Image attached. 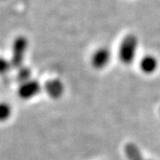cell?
<instances>
[{
    "instance_id": "6da1fadb",
    "label": "cell",
    "mask_w": 160,
    "mask_h": 160,
    "mask_svg": "<svg viewBox=\"0 0 160 160\" xmlns=\"http://www.w3.org/2000/svg\"><path fill=\"white\" fill-rule=\"evenodd\" d=\"M28 47V40L24 37H18L12 43L11 63L13 68L22 67L25 53Z\"/></svg>"
},
{
    "instance_id": "7a4b0ae2",
    "label": "cell",
    "mask_w": 160,
    "mask_h": 160,
    "mask_svg": "<svg viewBox=\"0 0 160 160\" xmlns=\"http://www.w3.org/2000/svg\"><path fill=\"white\" fill-rule=\"evenodd\" d=\"M41 90V86L38 81L30 80L20 83L18 87V96L23 100H30L36 97Z\"/></svg>"
},
{
    "instance_id": "3957f363",
    "label": "cell",
    "mask_w": 160,
    "mask_h": 160,
    "mask_svg": "<svg viewBox=\"0 0 160 160\" xmlns=\"http://www.w3.org/2000/svg\"><path fill=\"white\" fill-rule=\"evenodd\" d=\"M110 61V53L108 48H100L92 56L91 63L94 68L102 69L106 67Z\"/></svg>"
},
{
    "instance_id": "277c9868",
    "label": "cell",
    "mask_w": 160,
    "mask_h": 160,
    "mask_svg": "<svg viewBox=\"0 0 160 160\" xmlns=\"http://www.w3.org/2000/svg\"><path fill=\"white\" fill-rule=\"evenodd\" d=\"M134 47H135V42L132 39V38H127V39L123 41V43L120 46L119 56L120 59L124 62L128 63L132 61V57L134 55L133 52Z\"/></svg>"
},
{
    "instance_id": "5b68a950",
    "label": "cell",
    "mask_w": 160,
    "mask_h": 160,
    "mask_svg": "<svg viewBox=\"0 0 160 160\" xmlns=\"http://www.w3.org/2000/svg\"><path fill=\"white\" fill-rule=\"evenodd\" d=\"M44 90L51 98L59 99L64 92V85L59 80H51L45 83Z\"/></svg>"
},
{
    "instance_id": "8992f818",
    "label": "cell",
    "mask_w": 160,
    "mask_h": 160,
    "mask_svg": "<svg viewBox=\"0 0 160 160\" xmlns=\"http://www.w3.org/2000/svg\"><path fill=\"white\" fill-rule=\"evenodd\" d=\"M157 61L153 56H145L140 62V69L146 74H150L154 72L157 68Z\"/></svg>"
},
{
    "instance_id": "52a82bcc",
    "label": "cell",
    "mask_w": 160,
    "mask_h": 160,
    "mask_svg": "<svg viewBox=\"0 0 160 160\" xmlns=\"http://www.w3.org/2000/svg\"><path fill=\"white\" fill-rule=\"evenodd\" d=\"M125 152L128 160H144L140 150L133 143H128L125 147Z\"/></svg>"
},
{
    "instance_id": "ba28073f",
    "label": "cell",
    "mask_w": 160,
    "mask_h": 160,
    "mask_svg": "<svg viewBox=\"0 0 160 160\" xmlns=\"http://www.w3.org/2000/svg\"><path fill=\"white\" fill-rule=\"evenodd\" d=\"M12 115V108L8 103L1 102L0 103V122L7 121Z\"/></svg>"
},
{
    "instance_id": "9c48e42d",
    "label": "cell",
    "mask_w": 160,
    "mask_h": 160,
    "mask_svg": "<svg viewBox=\"0 0 160 160\" xmlns=\"http://www.w3.org/2000/svg\"><path fill=\"white\" fill-rule=\"evenodd\" d=\"M30 77H31V71L27 67H20L19 71L18 73V80L20 83L25 82L27 81H30Z\"/></svg>"
},
{
    "instance_id": "30bf717a",
    "label": "cell",
    "mask_w": 160,
    "mask_h": 160,
    "mask_svg": "<svg viewBox=\"0 0 160 160\" xmlns=\"http://www.w3.org/2000/svg\"><path fill=\"white\" fill-rule=\"evenodd\" d=\"M12 68L11 61H8L3 57H0V75H5Z\"/></svg>"
}]
</instances>
